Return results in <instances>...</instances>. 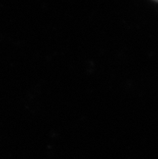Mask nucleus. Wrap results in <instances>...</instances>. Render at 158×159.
I'll return each mask as SVG.
<instances>
[{"instance_id":"obj_1","label":"nucleus","mask_w":158,"mask_h":159,"mask_svg":"<svg viewBox=\"0 0 158 159\" xmlns=\"http://www.w3.org/2000/svg\"><path fill=\"white\" fill-rule=\"evenodd\" d=\"M152 1H154V2H158V0H152Z\"/></svg>"}]
</instances>
